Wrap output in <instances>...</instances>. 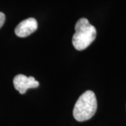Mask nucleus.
Here are the masks:
<instances>
[{
	"mask_svg": "<svg viewBox=\"0 0 126 126\" xmlns=\"http://www.w3.org/2000/svg\"><path fill=\"white\" fill-rule=\"evenodd\" d=\"M97 36V30L88 19L82 18L75 25V33L72 37V44L77 50L87 48L94 41Z\"/></svg>",
	"mask_w": 126,
	"mask_h": 126,
	"instance_id": "1",
	"label": "nucleus"
},
{
	"mask_svg": "<svg viewBox=\"0 0 126 126\" xmlns=\"http://www.w3.org/2000/svg\"><path fill=\"white\" fill-rule=\"evenodd\" d=\"M14 86L20 94H23L30 88H37L39 86V83L33 77H26L23 74H18L14 77Z\"/></svg>",
	"mask_w": 126,
	"mask_h": 126,
	"instance_id": "3",
	"label": "nucleus"
},
{
	"mask_svg": "<svg viewBox=\"0 0 126 126\" xmlns=\"http://www.w3.org/2000/svg\"><path fill=\"white\" fill-rule=\"evenodd\" d=\"M38 27L35 18H29L18 24L15 29L16 34L19 37H26L36 31Z\"/></svg>",
	"mask_w": 126,
	"mask_h": 126,
	"instance_id": "4",
	"label": "nucleus"
},
{
	"mask_svg": "<svg viewBox=\"0 0 126 126\" xmlns=\"http://www.w3.org/2000/svg\"><path fill=\"white\" fill-rule=\"evenodd\" d=\"M97 109L96 96L92 90H87L79 97L73 109V116L77 121H86L94 115Z\"/></svg>",
	"mask_w": 126,
	"mask_h": 126,
	"instance_id": "2",
	"label": "nucleus"
},
{
	"mask_svg": "<svg viewBox=\"0 0 126 126\" xmlns=\"http://www.w3.org/2000/svg\"><path fill=\"white\" fill-rule=\"evenodd\" d=\"M5 19H6L5 14L2 12H0V28L3 26L5 22Z\"/></svg>",
	"mask_w": 126,
	"mask_h": 126,
	"instance_id": "5",
	"label": "nucleus"
}]
</instances>
